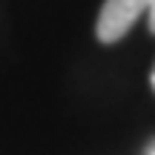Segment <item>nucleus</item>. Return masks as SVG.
<instances>
[{
    "label": "nucleus",
    "instance_id": "obj_1",
    "mask_svg": "<svg viewBox=\"0 0 155 155\" xmlns=\"http://www.w3.org/2000/svg\"><path fill=\"white\" fill-rule=\"evenodd\" d=\"M150 15V32L155 35V0H104L95 23V35L101 43L112 46L135 26L141 15Z\"/></svg>",
    "mask_w": 155,
    "mask_h": 155
},
{
    "label": "nucleus",
    "instance_id": "obj_2",
    "mask_svg": "<svg viewBox=\"0 0 155 155\" xmlns=\"http://www.w3.org/2000/svg\"><path fill=\"white\" fill-rule=\"evenodd\" d=\"M150 83H152V89H155V66H152V75H150Z\"/></svg>",
    "mask_w": 155,
    "mask_h": 155
}]
</instances>
